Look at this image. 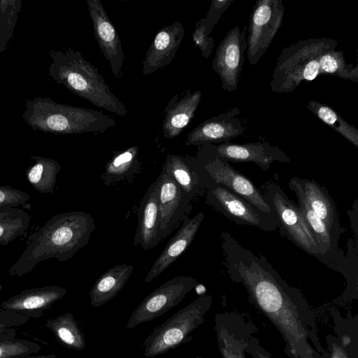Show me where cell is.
<instances>
[{"instance_id": "cell-42", "label": "cell", "mask_w": 358, "mask_h": 358, "mask_svg": "<svg viewBox=\"0 0 358 358\" xmlns=\"http://www.w3.org/2000/svg\"><path fill=\"white\" fill-rule=\"evenodd\" d=\"M194 358H212V357H194Z\"/></svg>"}, {"instance_id": "cell-13", "label": "cell", "mask_w": 358, "mask_h": 358, "mask_svg": "<svg viewBox=\"0 0 358 358\" xmlns=\"http://www.w3.org/2000/svg\"><path fill=\"white\" fill-rule=\"evenodd\" d=\"M214 329L222 358H247L245 349L249 339L258 332L252 320L234 312L217 313Z\"/></svg>"}, {"instance_id": "cell-24", "label": "cell", "mask_w": 358, "mask_h": 358, "mask_svg": "<svg viewBox=\"0 0 358 358\" xmlns=\"http://www.w3.org/2000/svg\"><path fill=\"white\" fill-rule=\"evenodd\" d=\"M133 269L131 265L119 264L102 274L91 289V306L98 308L114 298L128 281Z\"/></svg>"}, {"instance_id": "cell-6", "label": "cell", "mask_w": 358, "mask_h": 358, "mask_svg": "<svg viewBox=\"0 0 358 358\" xmlns=\"http://www.w3.org/2000/svg\"><path fill=\"white\" fill-rule=\"evenodd\" d=\"M212 304L211 296H201L157 327L142 345L144 356L155 357L189 342V334L204 322Z\"/></svg>"}, {"instance_id": "cell-10", "label": "cell", "mask_w": 358, "mask_h": 358, "mask_svg": "<svg viewBox=\"0 0 358 358\" xmlns=\"http://www.w3.org/2000/svg\"><path fill=\"white\" fill-rule=\"evenodd\" d=\"M196 285L193 277L180 275L166 281L150 294L131 313L127 329L151 321L177 306Z\"/></svg>"}, {"instance_id": "cell-39", "label": "cell", "mask_w": 358, "mask_h": 358, "mask_svg": "<svg viewBox=\"0 0 358 358\" xmlns=\"http://www.w3.org/2000/svg\"><path fill=\"white\" fill-rule=\"evenodd\" d=\"M326 340V358H353L341 345L338 338L334 335H327Z\"/></svg>"}, {"instance_id": "cell-11", "label": "cell", "mask_w": 358, "mask_h": 358, "mask_svg": "<svg viewBox=\"0 0 358 358\" xmlns=\"http://www.w3.org/2000/svg\"><path fill=\"white\" fill-rule=\"evenodd\" d=\"M210 145L211 153L204 163L203 168L211 179L215 182L224 185L262 212L276 215L273 207L253 182L234 169L229 162L222 158L216 152L215 145Z\"/></svg>"}, {"instance_id": "cell-33", "label": "cell", "mask_w": 358, "mask_h": 358, "mask_svg": "<svg viewBox=\"0 0 358 358\" xmlns=\"http://www.w3.org/2000/svg\"><path fill=\"white\" fill-rule=\"evenodd\" d=\"M22 3L21 0H0V53L13 36Z\"/></svg>"}, {"instance_id": "cell-26", "label": "cell", "mask_w": 358, "mask_h": 358, "mask_svg": "<svg viewBox=\"0 0 358 358\" xmlns=\"http://www.w3.org/2000/svg\"><path fill=\"white\" fill-rule=\"evenodd\" d=\"M31 159L35 163L26 170L27 181L40 193L53 194L62 169L60 164L53 159L41 156L31 157Z\"/></svg>"}, {"instance_id": "cell-3", "label": "cell", "mask_w": 358, "mask_h": 358, "mask_svg": "<svg viewBox=\"0 0 358 358\" xmlns=\"http://www.w3.org/2000/svg\"><path fill=\"white\" fill-rule=\"evenodd\" d=\"M49 55L52 62L48 75L57 83L64 85L96 107L120 116L128 113L98 69L86 60L79 50L71 48L62 50L51 49Z\"/></svg>"}, {"instance_id": "cell-20", "label": "cell", "mask_w": 358, "mask_h": 358, "mask_svg": "<svg viewBox=\"0 0 358 358\" xmlns=\"http://www.w3.org/2000/svg\"><path fill=\"white\" fill-rule=\"evenodd\" d=\"M203 217V213L200 212L194 217L185 220L179 229L154 262L145 278V283H149L156 278L184 252L193 241Z\"/></svg>"}, {"instance_id": "cell-30", "label": "cell", "mask_w": 358, "mask_h": 358, "mask_svg": "<svg viewBox=\"0 0 358 358\" xmlns=\"http://www.w3.org/2000/svg\"><path fill=\"white\" fill-rule=\"evenodd\" d=\"M138 147L134 145L114 155L106 166L103 182L110 185L131 174L138 166Z\"/></svg>"}, {"instance_id": "cell-14", "label": "cell", "mask_w": 358, "mask_h": 358, "mask_svg": "<svg viewBox=\"0 0 358 358\" xmlns=\"http://www.w3.org/2000/svg\"><path fill=\"white\" fill-rule=\"evenodd\" d=\"M87 5L100 50L108 62L113 75L120 78L124 59L120 36L99 0H87Z\"/></svg>"}, {"instance_id": "cell-1", "label": "cell", "mask_w": 358, "mask_h": 358, "mask_svg": "<svg viewBox=\"0 0 358 358\" xmlns=\"http://www.w3.org/2000/svg\"><path fill=\"white\" fill-rule=\"evenodd\" d=\"M222 247L229 278L243 285L249 301L278 330L289 358H326L314 313L302 293L283 280L264 255L243 248L227 232Z\"/></svg>"}, {"instance_id": "cell-5", "label": "cell", "mask_w": 358, "mask_h": 358, "mask_svg": "<svg viewBox=\"0 0 358 358\" xmlns=\"http://www.w3.org/2000/svg\"><path fill=\"white\" fill-rule=\"evenodd\" d=\"M336 46L335 39L310 38L284 48L276 59L269 82L271 90L277 93L292 92L303 81L315 80L320 75V57Z\"/></svg>"}, {"instance_id": "cell-12", "label": "cell", "mask_w": 358, "mask_h": 358, "mask_svg": "<svg viewBox=\"0 0 358 358\" xmlns=\"http://www.w3.org/2000/svg\"><path fill=\"white\" fill-rule=\"evenodd\" d=\"M247 27L235 26L223 38L215 50L212 68L219 76L224 91H236L247 49Z\"/></svg>"}, {"instance_id": "cell-35", "label": "cell", "mask_w": 358, "mask_h": 358, "mask_svg": "<svg viewBox=\"0 0 358 358\" xmlns=\"http://www.w3.org/2000/svg\"><path fill=\"white\" fill-rule=\"evenodd\" d=\"M31 317L0 307V342L15 339L17 329L27 322Z\"/></svg>"}, {"instance_id": "cell-17", "label": "cell", "mask_w": 358, "mask_h": 358, "mask_svg": "<svg viewBox=\"0 0 358 358\" xmlns=\"http://www.w3.org/2000/svg\"><path fill=\"white\" fill-rule=\"evenodd\" d=\"M215 148L217 154L227 162H254L264 171H268L271 164L275 161L291 162L285 152L268 142L220 143L215 145Z\"/></svg>"}, {"instance_id": "cell-28", "label": "cell", "mask_w": 358, "mask_h": 358, "mask_svg": "<svg viewBox=\"0 0 358 358\" xmlns=\"http://www.w3.org/2000/svg\"><path fill=\"white\" fill-rule=\"evenodd\" d=\"M31 216L11 206H0V245H6L29 228Z\"/></svg>"}, {"instance_id": "cell-31", "label": "cell", "mask_w": 358, "mask_h": 358, "mask_svg": "<svg viewBox=\"0 0 358 358\" xmlns=\"http://www.w3.org/2000/svg\"><path fill=\"white\" fill-rule=\"evenodd\" d=\"M320 73L322 75L358 82V66L347 64L343 52L336 48L327 50L320 57Z\"/></svg>"}, {"instance_id": "cell-19", "label": "cell", "mask_w": 358, "mask_h": 358, "mask_svg": "<svg viewBox=\"0 0 358 358\" xmlns=\"http://www.w3.org/2000/svg\"><path fill=\"white\" fill-rule=\"evenodd\" d=\"M66 292V289L57 285L28 289L3 301L0 307L37 318Z\"/></svg>"}, {"instance_id": "cell-16", "label": "cell", "mask_w": 358, "mask_h": 358, "mask_svg": "<svg viewBox=\"0 0 358 358\" xmlns=\"http://www.w3.org/2000/svg\"><path fill=\"white\" fill-rule=\"evenodd\" d=\"M159 235L166 238L182 217L190 199L176 182L163 170L157 178Z\"/></svg>"}, {"instance_id": "cell-7", "label": "cell", "mask_w": 358, "mask_h": 358, "mask_svg": "<svg viewBox=\"0 0 358 358\" xmlns=\"http://www.w3.org/2000/svg\"><path fill=\"white\" fill-rule=\"evenodd\" d=\"M274 209L280 222L279 229L296 245L321 261L315 238L297 206L289 199L281 187L271 182L262 193Z\"/></svg>"}, {"instance_id": "cell-29", "label": "cell", "mask_w": 358, "mask_h": 358, "mask_svg": "<svg viewBox=\"0 0 358 358\" xmlns=\"http://www.w3.org/2000/svg\"><path fill=\"white\" fill-rule=\"evenodd\" d=\"M307 108L336 132L343 136L355 148H358V129L348 123L331 106L315 100L308 101Z\"/></svg>"}, {"instance_id": "cell-37", "label": "cell", "mask_w": 358, "mask_h": 358, "mask_svg": "<svg viewBox=\"0 0 358 358\" xmlns=\"http://www.w3.org/2000/svg\"><path fill=\"white\" fill-rule=\"evenodd\" d=\"M30 199V195L18 189L10 186H0V206H24Z\"/></svg>"}, {"instance_id": "cell-9", "label": "cell", "mask_w": 358, "mask_h": 358, "mask_svg": "<svg viewBox=\"0 0 358 358\" xmlns=\"http://www.w3.org/2000/svg\"><path fill=\"white\" fill-rule=\"evenodd\" d=\"M206 201L237 224L255 227L266 231L280 227L276 215L262 212L224 185L214 181L208 187Z\"/></svg>"}, {"instance_id": "cell-27", "label": "cell", "mask_w": 358, "mask_h": 358, "mask_svg": "<svg viewBox=\"0 0 358 358\" xmlns=\"http://www.w3.org/2000/svg\"><path fill=\"white\" fill-rule=\"evenodd\" d=\"M45 326L65 347L78 350L85 348L84 335L71 313L48 320Z\"/></svg>"}, {"instance_id": "cell-8", "label": "cell", "mask_w": 358, "mask_h": 358, "mask_svg": "<svg viewBox=\"0 0 358 358\" xmlns=\"http://www.w3.org/2000/svg\"><path fill=\"white\" fill-rule=\"evenodd\" d=\"M284 15L282 0L255 2L246 34V53L251 65H256L271 45L282 25Z\"/></svg>"}, {"instance_id": "cell-21", "label": "cell", "mask_w": 358, "mask_h": 358, "mask_svg": "<svg viewBox=\"0 0 358 358\" xmlns=\"http://www.w3.org/2000/svg\"><path fill=\"white\" fill-rule=\"evenodd\" d=\"M159 214L157 181L152 183L143 196L138 210V227L134 244L144 250L155 248L160 242Z\"/></svg>"}, {"instance_id": "cell-32", "label": "cell", "mask_w": 358, "mask_h": 358, "mask_svg": "<svg viewBox=\"0 0 358 358\" xmlns=\"http://www.w3.org/2000/svg\"><path fill=\"white\" fill-rule=\"evenodd\" d=\"M334 331L343 348L353 358H358L357 315L343 317L337 310H332Z\"/></svg>"}, {"instance_id": "cell-34", "label": "cell", "mask_w": 358, "mask_h": 358, "mask_svg": "<svg viewBox=\"0 0 358 358\" xmlns=\"http://www.w3.org/2000/svg\"><path fill=\"white\" fill-rule=\"evenodd\" d=\"M41 346L34 341L15 338L0 342V358H22L40 351Z\"/></svg>"}, {"instance_id": "cell-40", "label": "cell", "mask_w": 358, "mask_h": 358, "mask_svg": "<svg viewBox=\"0 0 358 358\" xmlns=\"http://www.w3.org/2000/svg\"><path fill=\"white\" fill-rule=\"evenodd\" d=\"M257 334H255L250 338L245 355H248L251 358H273L261 345Z\"/></svg>"}, {"instance_id": "cell-2", "label": "cell", "mask_w": 358, "mask_h": 358, "mask_svg": "<svg viewBox=\"0 0 358 358\" xmlns=\"http://www.w3.org/2000/svg\"><path fill=\"white\" fill-rule=\"evenodd\" d=\"M94 229L89 213L71 211L55 215L28 237L25 250L10 268L9 274L21 277L50 258L60 262L70 259L88 243Z\"/></svg>"}, {"instance_id": "cell-15", "label": "cell", "mask_w": 358, "mask_h": 358, "mask_svg": "<svg viewBox=\"0 0 358 358\" xmlns=\"http://www.w3.org/2000/svg\"><path fill=\"white\" fill-rule=\"evenodd\" d=\"M238 108L222 113L203 122L187 136V145L227 143L243 134L245 128L238 119Z\"/></svg>"}, {"instance_id": "cell-23", "label": "cell", "mask_w": 358, "mask_h": 358, "mask_svg": "<svg viewBox=\"0 0 358 358\" xmlns=\"http://www.w3.org/2000/svg\"><path fill=\"white\" fill-rule=\"evenodd\" d=\"M201 99V92H187L169 101L164 110L162 131L165 138L178 136L193 118Z\"/></svg>"}, {"instance_id": "cell-4", "label": "cell", "mask_w": 358, "mask_h": 358, "mask_svg": "<svg viewBox=\"0 0 358 358\" xmlns=\"http://www.w3.org/2000/svg\"><path fill=\"white\" fill-rule=\"evenodd\" d=\"M22 117L32 129L57 135L100 134L116 125L115 120L102 111L41 96L26 100Z\"/></svg>"}, {"instance_id": "cell-38", "label": "cell", "mask_w": 358, "mask_h": 358, "mask_svg": "<svg viewBox=\"0 0 358 358\" xmlns=\"http://www.w3.org/2000/svg\"><path fill=\"white\" fill-rule=\"evenodd\" d=\"M192 39L202 56L208 58L215 45L214 38L206 34L204 27L199 21L196 22Z\"/></svg>"}, {"instance_id": "cell-18", "label": "cell", "mask_w": 358, "mask_h": 358, "mask_svg": "<svg viewBox=\"0 0 358 358\" xmlns=\"http://www.w3.org/2000/svg\"><path fill=\"white\" fill-rule=\"evenodd\" d=\"M185 36L180 22L164 27L156 34L143 62L142 73L146 76L169 64L176 57Z\"/></svg>"}, {"instance_id": "cell-41", "label": "cell", "mask_w": 358, "mask_h": 358, "mask_svg": "<svg viewBox=\"0 0 358 358\" xmlns=\"http://www.w3.org/2000/svg\"><path fill=\"white\" fill-rule=\"evenodd\" d=\"M22 358H57L55 354H50L48 355H38V356H27Z\"/></svg>"}, {"instance_id": "cell-36", "label": "cell", "mask_w": 358, "mask_h": 358, "mask_svg": "<svg viewBox=\"0 0 358 358\" xmlns=\"http://www.w3.org/2000/svg\"><path fill=\"white\" fill-rule=\"evenodd\" d=\"M234 0H213L206 17L199 22L204 27L206 33L210 36L215 26L217 24L222 15L230 6Z\"/></svg>"}, {"instance_id": "cell-22", "label": "cell", "mask_w": 358, "mask_h": 358, "mask_svg": "<svg viewBox=\"0 0 358 358\" xmlns=\"http://www.w3.org/2000/svg\"><path fill=\"white\" fill-rule=\"evenodd\" d=\"M309 206L324 222L334 241L338 243L342 233L336 207L326 189L314 180L293 177Z\"/></svg>"}, {"instance_id": "cell-25", "label": "cell", "mask_w": 358, "mask_h": 358, "mask_svg": "<svg viewBox=\"0 0 358 358\" xmlns=\"http://www.w3.org/2000/svg\"><path fill=\"white\" fill-rule=\"evenodd\" d=\"M163 171L176 182L190 199L200 193L202 187L208 188L212 184L201 181V177L192 171L186 162L178 155H168Z\"/></svg>"}]
</instances>
